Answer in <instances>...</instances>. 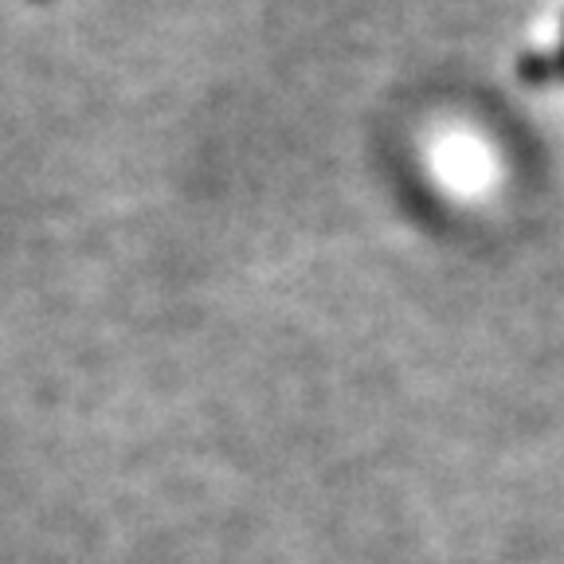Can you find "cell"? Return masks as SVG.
Masks as SVG:
<instances>
[{"instance_id": "cell-1", "label": "cell", "mask_w": 564, "mask_h": 564, "mask_svg": "<svg viewBox=\"0 0 564 564\" xmlns=\"http://www.w3.org/2000/svg\"><path fill=\"white\" fill-rule=\"evenodd\" d=\"M561 70H564V52H561Z\"/></svg>"}]
</instances>
